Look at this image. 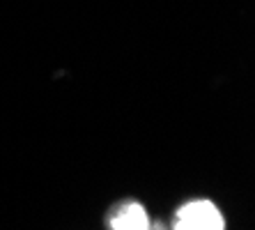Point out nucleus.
I'll list each match as a JSON object with an SVG mask.
<instances>
[{
    "mask_svg": "<svg viewBox=\"0 0 255 230\" xmlns=\"http://www.w3.org/2000/svg\"><path fill=\"white\" fill-rule=\"evenodd\" d=\"M172 228L177 230H223L226 219L212 201H191L175 214Z\"/></svg>",
    "mask_w": 255,
    "mask_h": 230,
    "instance_id": "f257e3e1",
    "label": "nucleus"
},
{
    "mask_svg": "<svg viewBox=\"0 0 255 230\" xmlns=\"http://www.w3.org/2000/svg\"><path fill=\"white\" fill-rule=\"evenodd\" d=\"M108 228L113 230H147L149 217L140 203H127L108 219Z\"/></svg>",
    "mask_w": 255,
    "mask_h": 230,
    "instance_id": "f03ea898",
    "label": "nucleus"
}]
</instances>
